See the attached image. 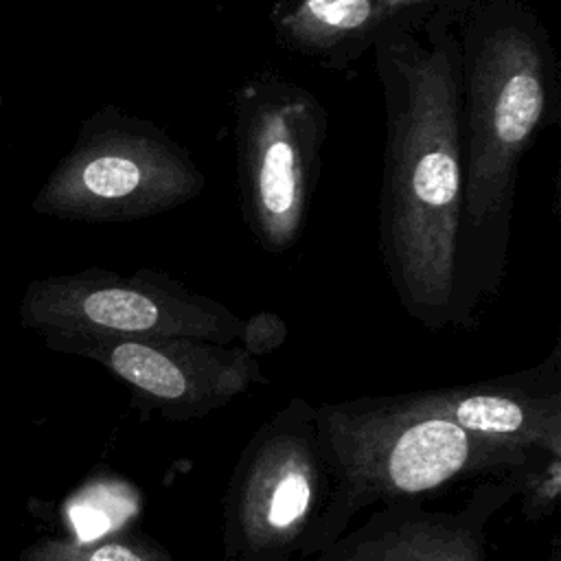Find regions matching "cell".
Masks as SVG:
<instances>
[{
	"mask_svg": "<svg viewBox=\"0 0 561 561\" xmlns=\"http://www.w3.org/2000/svg\"><path fill=\"white\" fill-rule=\"evenodd\" d=\"M20 561H178L147 535H110L92 541L46 537L31 543Z\"/></svg>",
	"mask_w": 561,
	"mask_h": 561,
	"instance_id": "cell-12",
	"label": "cell"
},
{
	"mask_svg": "<svg viewBox=\"0 0 561 561\" xmlns=\"http://www.w3.org/2000/svg\"><path fill=\"white\" fill-rule=\"evenodd\" d=\"M48 348L101 364L134 401L169 421H199L252 386H267L256 357L239 344L188 337H123L101 333H42Z\"/></svg>",
	"mask_w": 561,
	"mask_h": 561,
	"instance_id": "cell-8",
	"label": "cell"
},
{
	"mask_svg": "<svg viewBox=\"0 0 561 561\" xmlns=\"http://www.w3.org/2000/svg\"><path fill=\"white\" fill-rule=\"evenodd\" d=\"M20 322L39 335L101 333L237 344L243 320L162 270L121 274L88 267L31 280L20 300Z\"/></svg>",
	"mask_w": 561,
	"mask_h": 561,
	"instance_id": "cell-7",
	"label": "cell"
},
{
	"mask_svg": "<svg viewBox=\"0 0 561 561\" xmlns=\"http://www.w3.org/2000/svg\"><path fill=\"white\" fill-rule=\"evenodd\" d=\"M232 110L243 221L256 245L276 256L302 234L329 114L311 90L272 70L245 77Z\"/></svg>",
	"mask_w": 561,
	"mask_h": 561,
	"instance_id": "cell-5",
	"label": "cell"
},
{
	"mask_svg": "<svg viewBox=\"0 0 561 561\" xmlns=\"http://www.w3.org/2000/svg\"><path fill=\"white\" fill-rule=\"evenodd\" d=\"M287 340V324L285 320L274 313V311H256L254 316H250L248 320L241 322V331H239V346L252 355V357H261L267 353H274L276 348H280Z\"/></svg>",
	"mask_w": 561,
	"mask_h": 561,
	"instance_id": "cell-14",
	"label": "cell"
},
{
	"mask_svg": "<svg viewBox=\"0 0 561 561\" xmlns=\"http://www.w3.org/2000/svg\"><path fill=\"white\" fill-rule=\"evenodd\" d=\"M206 186L195 158L149 118L116 105L90 114L33 199L46 217L114 224L169 213Z\"/></svg>",
	"mask_w": 561,
	"mask_h": 561,
	"instance_id": "cell-4",
	"label": "cell"
},
{
	"mask_svg": "<svg viewBox=\"0 0 561 561\" xmlns=\"http://www.w3.org/2000/svg\"><path fill=\"white\" fill-rule=\"evenodd\" d=\"M522 513L528 522H541L557 513L561 493V456L541 454L519 469Z\"/></svg>",
	"mask_w": 561,
	"mask_h": 561,
	"instance_id": "cell-13",
	"label": "cell"
},
{
	"mask_svg": "<svg viewBox=\"0 0 561 561\" xmlns=\"http://www.w3.org/2000/svg\"><path fill=\"white\" fill-rule=\"evenodd\" d=\"M316 430L333 489L300 559L327 550L366 508L421 502L467 480L508 476L543 454L403 410L390 397L316 405Z\"/></svg>",
	"mask_w": 561,
	"mask_h": 561,
	"instance_id": "cell-3",
	"label": "cell"
},
{
	"mask_svg": "<svg viewBox=\"0 0 561 561\" xmlns=\"http://www.w3.org/2000/svg\"><path fill=\"white\" fill-rule=\"evenodd\" d=\"M333 489L316 403L291 397L241 449L221 504L224 561L300 557Z\"/></svg>",
	"mask_w": 561,
	"mask_h": 561,
	"instance_id": "cell-6",
	"label": "cell"
},
{
	"mask_svg": "<svg viewBox=\"0 0 561 561\" xmlns=\"http://www.w3.org/2000/svg\"><path fill=\"white\" fill-rule=\"evenodd\" d=\"M394 20L403 22H423L434 9L447 2H460V0H379Z\"/></svg>",
	"mask_w": 561,
	"mask_h": 561,
	"instance_id": "cell-15",
	"label": "cell"
},
{
	"mask_svg": "<svg viewBox=\"0 0 561 561\" xmlns=\"http://www.w3.org/2000/svg\"><path fill=\"white\" fill-rule=\"evenodd\" d=\"M541 561H561V537L554 535L550 541V548Z\"/></svg>",
	"mask_w": 561,
	"mask_h": 561,
	"instance_id": "cell-16",
	"label": "cell"
},
{
	"mask_svg": "<svg viewBox=\"0 0 561 561\" xmlns=\"http://www.w3.org/2000/svg\"><path fill=\"white\" fill-rule=\"evenodd\" d=\"M460 48L462 210L458 276L478 320L500 291L522 160L561 121V83L550 33L528 0H471L456 24Z\"/></svg>",
	"mask_w": 561,
	"mask_h": 561,
	"instance_id": "cell-2",
	"label": "cell"
},
{
	"mask_svg": "<svg viewBox=\"0 0 561 561\" xmlns=\"http://www.w3.org/2000/svg\"><path fill=\"white\" fill-rule=\"evenodd\" d=\"M390 20L379 0H278L270 13L278 46L329 70L351 68Z\"/></svg>",
	"mask_w": 561,
	"mask_h": 561,
	"instance_id": "cell-11",
	"label": "cell"
},
{
	"mask_svg": "<svg viewBox=\"0 0 561 561\" xmlns=\"http://www.w3.org/2000/svg\"><path fill=\"white\" fill-rule=\"evenodd\" d=\"M0 105H2V92H0Z\"/></svg>",
	"mask_w": 561,
	"mask_h": 561,
	"instance_id": "cell-17",
	"label": "cell"
},
{
	"mask_svg": "<svg viewBox=\"0 0 561 561\" xmlns=\"http://www.w3.org/2000/svg\"><path fill=\"white\" fill-rule=\"evenodd\" d=\"M388 397L403 410L447 419L471 434L561 456V344L513 375Z\"/></svg>",
	"mask_w": 561,
	"mask_h": 561,
	"instance_id": "cell-10",
	"label": "cell"
},
{
	"mask_svg": "<svg viewBox=\"0 0 561 561\" xmlns=\"http://www.w3.org/2000/svg\"><path fill=\"white\" fill-rule=\"evenodd\" d=\"M471 0L423 22L390 20L373 44L386 140L379 252L401 309L427 331L473 329L458 276L462 210L460 48L456 24Z\"/></svg>",
	"mask_w": 561,
	"mask_h": 561,
	"instance_id": "cell-1",
	"label": "cell"
},
{
	"mask_svg": "<svg viewBox=\"0 0 561 561\" xmlns=\"http://www.w3.org/2000/svg\"><path fill=\"white\" fill-rule=\"evenodd\" d=\"M519 469L480 482L458 506L386 504L346 528L313 561H493L486 526L519 495Z\"/></svg>",
	"mask_w": 561,
	"mask_h": 561,
	"instance_id": "cell-9",
	"label": "cell"
}]
</instances>
